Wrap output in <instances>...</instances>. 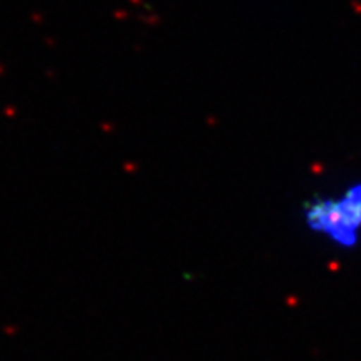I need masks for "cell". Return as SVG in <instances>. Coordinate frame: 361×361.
<instances>
[{
	"label": "cell",
	"mask_w": 361,
	"mask_h": 361,
	"mask_svg": "<svg viewBox=\"0 0 361 361\" xmlns=\"http://www.w3.org/2000/svg\"><path fill=\"white\" fill-rule=\"evenodd\" d=\"M305 226L338 250H353L361 241V180L333 196L310 200L303 209Z\"/></svg>",
	"instance_id": "1"
}]
</instances>
